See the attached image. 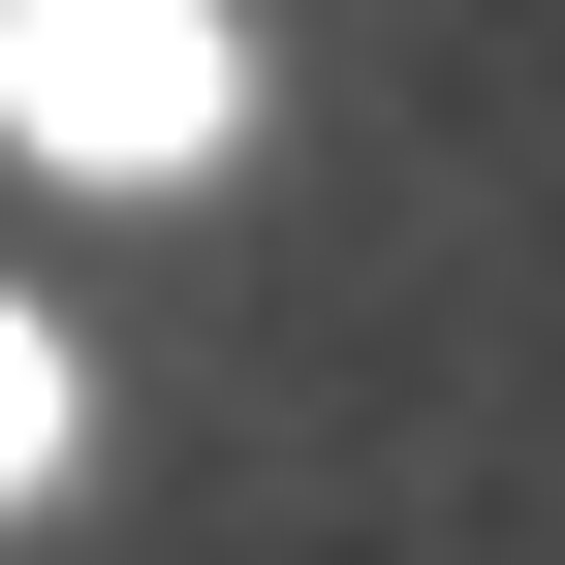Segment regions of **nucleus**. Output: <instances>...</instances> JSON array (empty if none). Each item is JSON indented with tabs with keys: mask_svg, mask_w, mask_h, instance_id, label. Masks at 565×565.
Wrapping results in <instances>:
<instances>
[{
	"mask_svg": "<svg viewBox=\"0 0 565 565\" xmlns=\"http://www.w3.org/2000/svg\"><path fill=\"white\" fill-rule=\"evenodd\" d=\"M0 126L63 189H189L221 158V0H0Z\"/></svg>",
	"mask_w": 565,
	"mask_h": 565,
	"instance_id": "f257e3e1",
	"label": "nucleus"
},
{
	"mask_svg": "<svg viewBox=\"0 0 565 565\" xmlns=\"http://www.w3.org/2000/svg\"><path fill=\"white\" fill-rule=\"evenodd\" d=\"M32 471H63V345L0 315V503H32Z\"/></svg>",
	"mask_w": 565,
	"mask_h": 565,
	"instance_id": "f03ea898",
	"label": "nucleus"
}]
</instances>
